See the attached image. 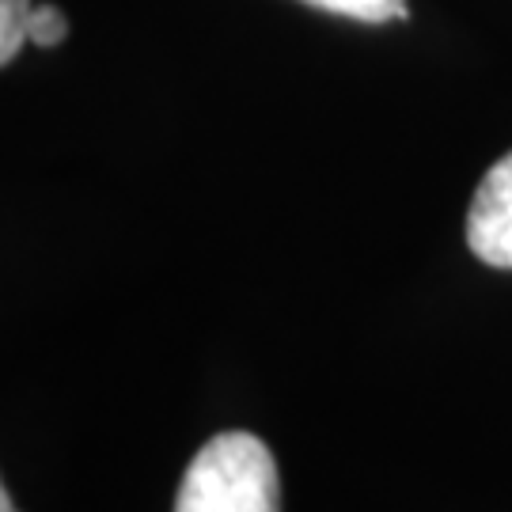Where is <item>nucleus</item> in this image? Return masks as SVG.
Listing matches in <instances>:
<instances>
[{
	"mask_svg": "<svg viewBox=\"0 0 512 512\" xmlns=\"http://www.w3.org/2000/svg\"><path fill=\"white\" fill-rule=\"evenodd\" d=\"M175 512H281L274 452L255 433H217L190 459Z\"/></svg>",
	"mask_w": 512,
	"mask_h": 512,
	"instance_id": "1",
	"label": "nucleus"
},
{
	"mask_svg": "<svg viewBox=\"0 0 512 512\" xmlns=\"http://www.w3.org/2000/svg\"><path fill=\"white\" fill-rule=\"evenodd\" d=\"M467 247L478 262L512 270V152L501 156L478 183L467 209Z\"/></svg>",
	"mask_w": 512,
	"mask_h": 512,
	"instance_id": "2",
	"label": "nucleus"
},
{
	"mask_svg": "<svg viewBox=\"0 0 512 512\" xmlns=\"http://www.w3.org/2000/svg\"><path fill=\"white\" fill-rule=\"evenodd\" d=\"M319 12L342 19H357V23H387V19H406L410 8L406 0H304Z\"/></svg>",
	"mask_w": 512,
	"mask_h": 512,
	"instance_id": "3",
	"label": "nucleus"
},
{
	"mask_svg": "<svg viewBox=\"0 0 512 512\" xmlns=\"http://www.w3.org/2000/svg\"><path fill=\"white\" fill-rule=\"evenodd\" d=\"M31 0H0V65H12L16 54L27 42V27H31Z\"/></svg>",
	"mask_w": 512,
	"mask_h": 512,
	"instance_id": "4",
	"label": "nucleus"
},
{
	"mask_svg": "<svg viewBox=\"0 0 512 512\" xmlns=\"http://www.w3.org/2000/svg\"><path fill=\"white\" fill-rule=\"evenodd\" d=\"M69 38V19L57 4H38L31 12V27H27V42H35L42 50H54Z\"/></svg>",
	"mask_w": 512,
	"mask_h": 512,
	"instance_id": "5",
	"label": "nucleus"
},
{
	"mask_svg": "<svg viewBox=\"0 0 512 512\" xmlns=\"http://www.w3.org/2000/svg\"><path fill=\"white\" fill-rule=\"evenodd\" d=\"M0 512H19L16 501H12V494H8V490H0Z\"/></svg>",
	"mask_w": 512,
	"mask_h": 512,
	"instance_id": "6",
	"label": "nucleus"
}]
</instances>
